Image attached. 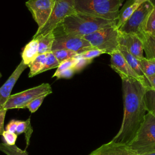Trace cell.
I'll return each mask as SVG.
<instances>
[{"label": "cell", "mask_w": 155, "mask_h": 155, "mask_svg": "<svg viewBox=\"0 0 155 155\" xmlns=\"http://www.w3.org/2000/svg\"><path fill=\"white\" fill-rule=\"evenodd\" d=\"M124 99V116L121 127L113 141L127 145L143 122L146 114L144 96L148 89L139 80L121 77Z\"/></svg>", "instance_id": "obj_1"}, {"label": "cell", "mask_w": 155, "mask_h": 155, "mask_svg": "<svg viewBox=\"0 0 155 155\" xmlns=\"http://www.w3.org/2000/svg\"><path fill=\"white\" fill-rule=\"evenodd\" d=\"M116 20H110L78 12L65 17L59 25L65 33L83 38L96 31L116 25Z\"/></svg>", "instance_id": "obj_2"}, {"label": "cell", "mask_w": 155, "mask_h": 155, "mask_svg": "<svg viewBox=\"0 0 155 155\" xmlns=\"http://www.w3.org/2000/svg\"><path fill=\"white\" fill-rule=\"evenodd\" d=\"M136 155L155 153V117L147 112L132 140L127 145Z\"/></svg>", "instance_id": "obj_3"}, {"label": "cell", "mask_w": 155, "mask_h": 155, "mask_svg": "<svg viewBox=\"0 0 155 155\" xmlns=\"http://www.w3.org/2000/svg\"><path fill=\"white\" fill-rule=\"evenodd\" d=\"M124 0H74L76 12L110 20L117 19Z\"/></svg>", "instance_id": "obj_4"}, {"label": "cell", "mask_w": 155, "mask_h": 155, "mask_svg": "<svg viewBox=\"0 0 155 155\" xmlns=\"http://www.w3.org/2000/svg\"><path fill=\"white\" fill-rule=\"evenodd\" d=\"M83 38L94 48L110 55L119 48V30L116 25L102 28Z\"/></svg>", "instance_id": "obj_5"}, {"label": "cell", "mask_w": 155, "mask_h": 155, "mask_svg": "<svg viewBox=\"0 0 155 155\" xmlns=\"http://www.w3.org/2000/svg\"><path fill=\"white\" fill-rule=\"evenodd\" d=\"M76 12L74 0H54V7L50 18L44 26L37 30L33 39H38L53 31L65 17Z\"/></svg>", "instance_id": "obj_6"}, {"label": "cell", "mask_w": 155, "mask_h": 155, "mask_svg": "<svg viewBox=\"0 0 155 155\" xmlns=\"http://www.w3.org/2000/svg\"><path fill=\"white\" fill-rule=\"evenodd\" d=\"M53 33L54 39L52 46V51L65 49L73 51L79 54L94 48L84 38L65 33L59 24L53 30Z\"/></svg>", "instance_id": "obj_7"}, {"label": "cell", "mask_w": 155, "mask_h": 155, "mask_svg": "<svg viewBox=\"0 0 155 155\" xmlns=\"http://www.w3.org/2000/svg\"><path fill=\"white\" fill-rule=\"evenodd\" d=\"M52 93L50 85L43 83L38 86L12 94L6 102L4 108L7 110L14 108H25L26 105L33 100L44 95L48 96Z\"/></svg>", "instance_id": "obj_8"}, {"label": "cell", "mask_w": 155, "mask_h": 155, "mask_svg": "<svg viewBox=\"0 0 155 155\" xmlns=\"http://www.w3.org/2000/svg\"><path fill=\"white\" fill-rule=\"evenodd\" d=\"M154 7L150 0L143 2L118 28L121 33L138 35L143 30L145 22Z\"/></svg>", "instance_id": "obj_9"}, {"label": "cell", "mask_w": 155, "mask_h": 155, "mask_svg": "<svg viewBox=\"0 0 155 155\" xmlns=\"http://www.w3.org/2000/svg\"><path fill=\"white\" fill-rule=\"evenodd\" d=\"M54 0H28L25 5L41 29L47 22L52 12Z\"/></svg>", "instance_id": "obj_10"}, {"label": "cell", "mask_w": 155, "mask_h": 155, "mask_svg": "<svg viewBox=\"0 0 155 155\" xmlns=\"http://www.w3.org/2000/svg\"><path fill=\"white\" fill-rule=\"evenodd\" d=\"M111 67L121 77H130L141 81L139 76L129 65L124 57L119 50H116L111 54Z\"/></svg>", "instance_id": "obj_11"}, {"label": "cell", "mask_w": 155, "mask_h": 155, "mask_svg": "<svg viewBox=\"0 0 155 155\" xmlns=\"http://www.w3.org/2000/svg\"><path fill=\"white\" fill-rule=\"evenodd\" d=\"M119 44L125 46L127 50L137 59H142L144 57L143 44L137 35L124 33L119 31Z\"/></svg>", "instance_id": "obj_12"}, {"label": "cell", "mask_w": 155, "mask_h": 155, "mask_svg": "<svg viewBox=\"0 0 155 155\" xmlns=\"http://www.w3.org/2000/svg\"><path fill=\"white\" fill-rule=\"evenodd\" d=\"M27 67L28 65H25L24 62L21 61L13 73L10 75V76L3 84V85L0 88V109L4 108V105L8 97L11 95L10 94L15 84H16L22 73Z\"/></svg>", "instance_id": "obj_13"}, {"label": "cell", "mask_w": 155, "mask_h": 155, "mask_svg": "<svg viewBox=\"0 0 155 155\" xmlns=\"http://www.w3.org/2000/svg\"><path fill=\"white\" fill-rule=\"evenodd\" d=\"M89 155H136L125 144L119 143L112 140L92 151Z\"/></svg>", "instance_id": "obj_14"}, {"label": "cell", "mask_w": 155, "mask_h": 155, "mask_svg": "<svg viewBox=\"0 0 155 155\" xmlns=\"http://www.w3.org/2000/svg\"><path fill=\"white\" fill-rule=\"evenodd\" d=\"M118 50L120 51L122 56L124 57L129 65L131 67V68L136 72V73L140 78L142 84L144 86H145L148 89L149 88L148 81L145 77L142 70V65L140 59H137L133 55H132L127 49V48L124 46L119 45Z\"/></svg>", "instance_id": "obj_15"}, {"label": "cell", "mask_w": 155, "mask_h": 155, "mask_svg": "<svg viewBox=\"0 0 155 155\" xmlns=\"http://www.w3.org/2000/svg\"><path fill=\"white\" fill-rule=\"evenodd\" d=\"M147 0H128L119 10L116 27L119 28L138 7Z\"/></svg>", "instance_id": "obj_16"}, {"label": "cell", "mask_w": 155, "mask_h": 155, "mask_svg": "<svg viewBox=\"0 0 155 155\" xmlns=\"http://www.w3.org/2000/svg\"><path fill=\"white\" fill-rule=\"evenodd\" d=\"M140 39L146 58L155 59V36L142 30L137 35Z\"/></svg>", "instance_id": "obj_17"}, {"label": "cell", "mask_w": 155, "mask_h": 155, "mask_svg": "<svg viewBox=\"0 0 155 155\" xmlns=\"http://www.w3.org/2000/svg\"><path fill=\"white\" fill-rule=\"evenodd\" d=\"M38 55V41L32 39L25 45L22 52V61L28 67Z\"/></svg>", "instance_id": "obj_18"}, {"label": "cell", "mask_w": 155, "mask_h": 155, "mask_svg": "<svg viewBox=\"0 0 155 155\" xmlns=\"http://www.w3.org/2000/svg\"><path fill=\"white\" fill-rule=\"evenodd\" d=\"M54 39L53 31L36 39L38 41V54H46L52 51V46Z\"/></svg>", "instance_id": "obj_19"}, {"label": "cell", "mask_w": 155, "mask_h": 155, "mask_svg": "<svg viewBox=\"0 0 155 155\" xmlns=\"http://www.w3.org/2000/svg\"><path fill=\"white\" fill-rule=\"evenodd\" d=\"M46 55L47 53L39 54L28 66L30 68V72L28 73L29 78H31L40 74V72L44 68L45 63Z\"/></svg>", "instance_id": "obj_20"}, {"label": "cell", "mask_w": 155, "mask_h": 155, "mask_svg": "<svg viewBox=\"0 0 155 155\" xmlns=\"http://www.w3.org/2000/svg\"><path fill=\"white\" fill-rule=\"evenodd\" d=\"M140 61L142 72L148 81L155 75V59L143 57Z\"/></svg>", "instance_id": "obj_21"}, {"label": "cell", "mask_w": 155, "mask_h": 155, "mask_svg": "<svg viewBox=\"0 0 155 155\" xmlns=\"http://www.w3.org/2000/svg\"><path fill=\"white\" fill-rule=\"evenodd\" d=\"M144 102L147 112L155 117V90L147 89L144 96Z\"/></svg>", "instance_id": "obj_22"}, {"label": "cell", "mask_w": 155, "mask_h": 155, "mask_svg": "<svg viewBox=\"0 0 155 155\" xmlns=\"http://www.w3.org/2000/svg\"><path fill=\"white\" fill-rule=\"evenodd\" d=\"M0 151L6 155H28L26 151L21 150L16 145H9L5 143H0Z\"/></svg>", "instance_id": "obj_23"}, {"label": "cell", "mask_w": 155, "mask_h": 155, "mask_svg": "<svg viewBox=\"0 0 155 155\" xmlns=\"http://www.w3.org/2000/svg\"><path fill=\"white\" fill-rule=\"evenodd\" d=\"M52 53L59 61V63L71 58H76L78 54L73 51L65 50V49H59L53 50Z\"/></svg>", "instance_id": "obj_24"}, {"label": "cell", "mask_w": 155, "mask_h": 155, "mask_svg": "<svg viewBox=\"0 0 155 155\" xmlns=\"http://www.w3.org/2000/svg\"><path fill=\"white\" fill-rule=\"evenodd\" d=\"M143 31L155 36V5L146 19Z\"/></svg>", "instance_id": "obj_25"}, {"label": "cell", "mask_w": 155, "mask_h": 155, "mask_svg": "<svg viewBox=\"0 0 155 155\" xmlns=\"http://www.w3.org/2000/svg\"><path fill=\"white\" fill-rule=\"evenodd\" d=\"M59 64L60 63L57 60V59L56 58V57L54 56L52 51L48 53H47V55H46V61H45L44 67L42 68V70L41 71L40 73L44 72L45 71H47L48 70H50L56 67H58Z\"/></svg>", "instance_id": "obj_26"}, {"label": "cell", "mask_w": 155, "mask_h": 155, "mask_svg": "<svg viewBox=\"0 0 155 155\" xmlns=\"http://www.w3.org/2000/svg\"><path fill=\"white\" fill-rule=\"evenodd\" d=\"M104 53L100 50H98L97 48H93L91 49H90L88 50H87L84 52H82L80 54H78V56L84 58V59H91L93 60L94 58L97 57L99 56H100L102 54H104Z\"/></svg>", "instance_id": "obj_27"}, {"label": "cell", "mask_w": 155, "mask_h": 155, "mask_svg": "<svg viewBox=\"0 0 155 155\" xmlns=\"http://www.w3.org/2000/svg\"><path fill=\"white\" fill-rule=\"evenodd\" d=\"M46 96V95H44L33 100L26 105L25 108H28L32 113H35L41 105L42 102L44 101V99L45 98Z\"/></svg>", "instance_id": "obj_28"}, {"label": "cell", "mask_w": 155, "mask_h": 155, "mask_svg": "<svg viewBox=\"0 0 155 155\" xmlns=\"http://www.w3.org/2000/svg\"><path fill=\"white\" fill-rule=\"evenodd\" d=\"M92 61L93 60L91 59H87L81 58L78 55L76 56V61L73 66V68L75 72H78L82 70L85 67L90 64L92 62Z\"/></svg>", "instance_id": "obj_29"}, {"label": "cell", "mask_w": 155, "mask_h": 155, "mask_svg": "<svg viewBox=\"0 0 155 155\" xmlns=\"http://www.w3.org/2000/svg\"><path fill=\"white\" fill-rule=\"evenodd\" d=\"M2 136L6 144L9 145H15L18 137L17 134L15 133H11L5 130L3 132Z\"/></svg>", "instance_id": "obj_30"}, {"label": "cell", "mask_w": 155, "mask_h": 155, "mask_svg": "<svg viewBox=\"0 0 155 155\" xmlns=\"http://www.w3.org/2000/svg\"><path fill=\"white\" fill-rule=\"evenodd\" d=\"M76 61V57L65 60V61L61 62L59 65L58 66L56 71H55V73H59L62 70L73 67Z\"/></svg>", "instance_id": "obj_31"}, {"label": "cell", "mask_w": 155, "mask_h": 155, "mask_svg": "<svg viewBox=\"0 0 155 155\" xmlns=\"http://www.w3.org/2000/svg\"><path fill=\"white\" fill-rule=\"evenodd\" d=\"M75 73L76 72L73 67H72V68H70L62 70L59 73H54L52 77L53 78L56 77L58 79H61V78L69 79V78H71Z\"/></svg>", "instance_id": "obj_32"}, {"label": "cell", "mask_w": 155, "mask_h": 155, "mask_svg": "<svg viewBox=\"0 0 155 155\" xmlns=\"http://www.w3.org/2000/svg\"><path fill=\"white\" fill-rule=\"evenodd\" d=\"M30 118L27 119L26 121L19 120L16 130V134L17 135L22 134L24 132H25V131L28 128V127H30Z\"/></svg>", "instance_id": "obj_33"}, {"label": "cell", "mask_w": 155, "mask_h": 155, "mask_svg": "<svg viewBox=\"0 0 155 155\" xmlns=\"http://www.w3.org/2000/svg\"><path fill=\"white\" fill-rule=\"evenodd\" d=\"M18 122H19V120H15V119L11 120L5 127L6 131L11 133H15Z\"/></svg>", "instance_id": "obj_34"}, {"label": "cell", "mask_w": 155, "mask_h": 155, "mask_svg": "<svg viewBox=\"0 0 155 155\" xmlns=\"http://www.w3.org/2000/svg\"><path fill=\"white\" fill-rule=\"evenodd\" d=\"M7 113V110L5 108L0 109V135L2 136L3 132L5 131L4 128V119L5 114Z\"/></svg>", "instance_id": "obj_35"}, {"label": "cell", "mask_w": 155, "mask_h": 155, "mask_svg": "<svg viewBox=\"0 0 155 155\" xmlns=\"http://www.w3.org/2000/svg\"><path fill=\"white\" fill-rule=\"evenodd\" d=\"M148 89H152L155 90V75L153 76L151 79L148 80Z\"/></svg>", "instance_id": "obj_36"}, {"label": "cell", "mask_w": 155, "mask_h": 155, "mask_svg": "<svg viewBox=\"0 0 155 155\" xmlns=\"http://www.w3.org/2000/svg\"><path fill=\"white\" fill-rule=\"evenodd\" d=\"M151 2V3L154 5H155V0H150Z\"/></svg>", "instance_id": "obj_37"}, {"label": "cell", "mask_w": 155, "mask_h": 155, "mask_svg": "<svg viewBox=\"0 0 155 155\" xmlns=\"http://www.w3.org/2000/svg\"><path fill=\"white\" fill-rule=\"evenodd\" d=\"M146 155H155V153H151V154H146Z\"/></svg>", "instance_id": "obj_38"}, {"label": "cell", "mask_w": 155, "mask_h": 155, "mask_svg": "<svg viewBox=\"0 0 155 155\" xmlns=\"http://www.w3.org/2000/svg\"><path fill=\"white\" fill-rule=\"evenodd\" d=\"M1 73H0V78H1Z\"/></svg>", "instance_id": "obj_39"}]
</instances>
